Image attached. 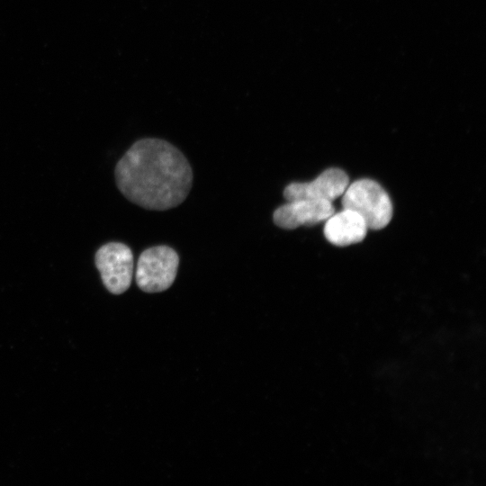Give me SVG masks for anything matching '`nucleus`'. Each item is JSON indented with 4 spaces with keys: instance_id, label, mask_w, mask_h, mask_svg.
I'll return each instance as SVG.
<instances>
[{
    "instance_id": "nucleus-1",
    "label": "nucleus",
    "mask_w": 486,
    "mask_h": 486,
    "mask_svg": "<svg viewBox=\"0 0 486 486\" xmlns=\"http://www.w3.org/2000/svg\"><path fill=\"white\" fill-rule=\"evenodd\" d=\"M115 180L131 202L148 210L165 211L185 200L193 172L177 148L166 140L148 138L136 141L119 160Z\"/></svg>"
},
{
    "instance_id": "nucleus-2",
    "label": "nucleus",
    "mask_w": 486,
    "mask_h": 486,
    "mask_svg": "<svg viewBox=\"0 0 486 486\" xmlns=\"http://www.w3.org/2000/svg\"><path fill=\"white\" fill-rule=\"evenodd\" d=\"M341 202L344 209L361 215L368 229L381 230L392 217V204L388 194L371 179H360L348 184Z\"/></svg>"
},
{
    "instance_id": "nucleus-3",
    "label": "nucleus",
    "mask_w": 486,
    "mask_h": 486,
    "mask_svg": "<svg viewBox=\"0 0 486 486\" xmlns=\"http://www.w3.org/2000/svg\"><path fill=\"white\" fill-rule=\"evenodd\" d=\"M179 265L177 253L168 246H156L145 249L139 256L136 283L146 292H158L174 283Z\"/></svg>"
},
{
    "instance_id": "nucleus-4",
    "label": "nucleus",
    "mask_w": 486,
    "mask_h": 486,
    "mask_svg": "<svg viewBox=\"0 0 486 486\" xmlns=\"http://www.w3.org/2000/svg\"><path fill=\"white\" fill-rule=\"evenodd\" d=\"M95 266L106 289L113 294L124 292L130 285L133 274V255L121 242L102 246L95 254Z\"/></svg>"
},
{
    "instance_id": "nucleus-5",
    "label": "nucleus",
    "mask_w": 486,
    "mask_h": 486,
    "mask_svg": "<svg viewBox=\"0 0 486 486\" xmlns=\"http://www.w3.org/2000/svg\"><path fill=\"white\" fill-rule=\"evenodd\" d=\"M348 184L349 178L345 171L329 168L310 182L289 184L284 190V196L287 201L310 199L332 202L342 196Z\"/></svg>"
},
{
    "instance_id": "nucleus-6",
    "label": "nucleus",
    "mask_w": 486,
    "mask_h": 486,
    "mask_svg": "<svg viewBox=\"0 0 486 486\" xmlns=\"http://www.w3.org/2000/svg\"><path fill=\"white\" fill-rule=\"evenodd\" d=\"M334 212L331 202L297 199L279 206L273 213V220L281 229L293 230L324 221Z\"/></svg>"
},
{
    "instance_id": "nucleus-7",
    "label": "nucleus",
    "mask_w": 486,
    "mask_h": 486,
    "mask_svg": "<svg viewBox=\"0 0 486 486\" xmlns=\"http://www.w3.org/2000/svg\"><path fill=\"white\" fill-rule=\"evenodd\" d=\"M324 226V235L328 241L338 247H346L361 242L366 236L368 227L357 212L344 209L330 215Z\"/></svg>"
}]
</instances>
